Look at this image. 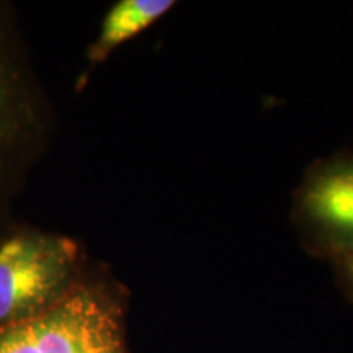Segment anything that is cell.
I'll use <instances>...</instances> for the list:
<instances>
[{
    "mask_svg": "<svg viewBox=\"0 0 353 353\" xmlns=\"http://www.w3.org/2000/svg\"><path fill=\"white\" fill-rule=\"evenodd\" d=\"M299 211L322 252L332 260L353 252V157L317 165L301 190Z\"/></svg>",
    "mask_w": 353,
    "mask_h": 353,
    "instance_id": "cell-4",
    "label": "cell"
},
{
    "mask_svg": "<svg viewBox=\"0 0 353 353\" xmlns=\"http://www.w3.org/2000/svg\"><path fill=\"white\" fill-rule=\"evenodd\" d=\"M83 272L76 241L39 229H17L0 242V329L46 311Z\"/></svg>",
    "mask_w": 353,
    "mask_h": 353,
    "instance_id": "cell-3",
    "label": "cell"
},
{
    "mask_svg": "<svg viewBox=\"0 0 353 353\" xmlns=\"http://www.w3.org/2000/svg\"><path fill=\"white\" fill-rule=\"evenodd\" d=\"M334 265L343 293L353 303V252L334 259Z\"/></svg>",
    "mask_w": 353,
    "mask_h": 353,
    "instance_id": "cell-6",
    "label": "cell"
},
{
    "mask_svg": "<svg viewBox=\"0 0 353 353\" xmlns=\"http://www.w3.org/2000/svg\"><path fill=\"white\" fill-rule=\"evenodd\" d=\"M174 6L172 0H120L114 3L101 21L99 37L88 48V63H103L117 48L156 23Z\"/></svg>",
    "mask_w": 353,
    "mask_h": 353,
    "instance_id": "cell-5",
    "label": "cell"
},
{
    "mask_svg": "<svg viewBox=\"0 0 353 353\" xmlns=\"http://www.w3.org/2000/svg\"><path fill=\"white\" fill-rule=\"evenodd\" d=\"M126 309L120 283L83 272L46 311L0 329V353H131Z\"/></svg>",
    "mask_w": 353,
    "mask_h": 353,
    "instance_id": "cell-2",
    "label": "cell"
},
{
    "mask_svg": "<svg viewBox=\"0 0 353 353\" xmlns=\"http://www.w3.org/2000/svg\"><path fill=\"white\" fill-rule=\"evenodd\" d=\"M50 117L12 10L0 3V242L20 229L13 206L41 156Z\"/></svg>",
    "mask_w": 353,
    "mask_h": 353,
    "instance_id": "cell-1",
    "label": "cell"
}]
</instances>
